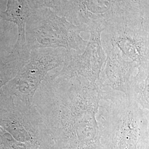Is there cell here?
Here are the masks:
<instances>
[{"instance_id": "cell-7", "label": "cell", "mask_w": 149, "mask_h": 149, "mask_svg": "<svg viewBox=\"0 0 149 149\" xmlns=\"http://www.w3.org/2000/svg\"><path fill=\"white\" fill-rule=\"evenodd\" d=\"M103 31H91L89 42L84 50L77 52L68 51L63 66L53 72L55 76L66 77H82L98 84L102 68L106 59L102 47L101 34Z\"/></svg>"}, {"instance_id": "cell-2", "label": "cell", "mask_w": 149, "mask_h": 149, "mask_svg": "<svg viewBox=\"0 0 149 149\" xmlns=\"http://www.w3.org/2000/svg\"><path fill=\"white\" fill-rule=\"evenodd\" d=\"M0 149H54L47 128L33 105L1 90Z\"/></svg>"}, {"instance_id": "cell-6", "label": "cell", "mask_w": 149, "mask_h": 149, "mask_svg": "<svg viewBox=\"0 0 149 149\" xmlns=\"http://www.w3.org/2000/svg\"><path fill=\"white\" fill-rule=\"evenodd\" d=\"M67 50L64 48H44L30 52L29 58L16 77L1 90L22 101L32 104L33 97L51 71L64 64Z\"/></svg>"}, {"instance_id": "cell-9", "label": "cell", "mask_w": 149, "mask_h": 149, "mask_svg": "<svg viewBox=\"0 0 149 149\" xmlns=\"http://www.w3.org/2000/svg\"><path fill=\"white\" fill-rule=\"evenodd\" d=\"M40 0H7V8L1 15L6 21L16 24L18 28L16 44L27 45L25 28L28 17L43 5Z\"/></svg>"}, {"instance_id": "cell-14", "label": "cell", "mask_w": 149, "mask_h": 149, "mask_svg": "<svg viewBox=\"0 0 149 149\" xmlns=\"http://www.w3.org/2000/svg\"><path fill=\"white\" fill-rule=\"evenodd\" d=\"M44 6L58 13L61 12V0H44Z\"/></svg>"}, {"instance_id": "cell-5", "label": "cell", "mask_w": 149, "mask_h": 149, "mask_svg": "<svg viewBox=\"0 0 149 149\" xmlns=\"http://www.w3.org/2000/svg\"><path fill=\"white\" fill-rule=\"evenodd\" d=\"M102 47L112 48L125 60L136 65V73L149 70V24L140 14L105 29L101 34Z\"/></svg>"}, {"instance_id": "cell-11", "label": "cell", "mask_w": 149, "mask_h": 149, "mask_svg": "<svg viewBox=\"0 0 149 149\" xmlns=\"http://www.w3.org/2000/svg\"><path fill=\"white\" fill-rule=\"evenodd\" d=\"M130 97L149 111V70L144 74H135L131 86Z\"/></svg>"}, {"instance_id": "cell-1", "label": "cell", "mask_w": 149, "mask_h": 149, "mask_svg": "<svg viewBox=\"0 0 149 149\" xmlns=\"http://www.w3.org/2000/svg\"><path fill=\"white\" fill-rule=\"evenodd\" d=\"M102 90L82 77L51 72L38 88L32 104L42 118L54 149H107Z\"/></svg>"}, {"instance_id": "cell-3", "label": "cell", "mask_w": 149, "mask_h": 149, "mask_svg": "<svg viewBox=\"0 0 149 149\" xmlns=\"http://www.w3.org/2000/svg\"><path fill=\"white\" fill-rule=\"evenodd\" d=\"M82 32L80 27L68 21L65 16L59 17L44 4L28 17L25 28L30 52L44 48H64L82 52L88 43L81 37Z\"/></svg>"}, {"instance_id": "cell-12", "label": "cell", "mask_w": 149, "mask_h": 149, "mask_svg": "<svg viewBox=\"0 0 149 149\" xmlns=\"http://www.w3.org/2000/svg\"><path fill=\"white\" fill-rule=\"evenodd\" d=\"M1 13L0 10V58L9 53L15 44L12 24L3 18Z\"/></svg>"}, {"instance_id": "cell-13", "label": "cell", "mask_w": 149, "mask_h": 149, "mask_svg": "<svg viewBox=\"0 0 149 149\" xmlns=\"http://www.w3.org/2000/svg\"><path fill=\"white\" fill-rule=\"evenodd\" d=\"M139 9L141 16L149 24V0H139Z\"/></svg>"}, {"instance_id": "cell-4", "label": "cell", "mask_w": 149, "mask_h": 149, "mask_svg": "<svg viewBox=\"0 0 149 149\" xmlns=\"http://www.w3.org/2000/svg\"><path fill=\"white\" fill-rule=\"evenodd\" d=\"M61 11L68 21L88 32H103L140 14L127 0H61Z\"/></svg>"}, {"instance_id": "cell-8", "label": "cell", "mask_w": 149, "mask_h": 149, "mask_svg": "<svg viewBox=\"0 0 149 149\" xmlns=\"http://www.w3.org/2000/svg\"><path fill=\"white\" fill-rule=\"evenodd\" d=\"M103 48L106 59L98 84L101 87H108L130 97L132 84L137 72L136 65L122 58L113 49L107 47Z\"/></svg>"}, {"instance_id": "cell-10", "label": "cell", "mask_w": 149, "mask_h": 149, "mask_svg": "<svg viewBox=\"0 0 149 149\" xmlns=\"http://www.w3.org/2000/svg\"><path fill=\"white\" fill-rule=\"evenodd\" d=\"M27 47L15 44L9 53L0 58V90L14 79L29 58Z\"/></svg>"}]
</instances>
